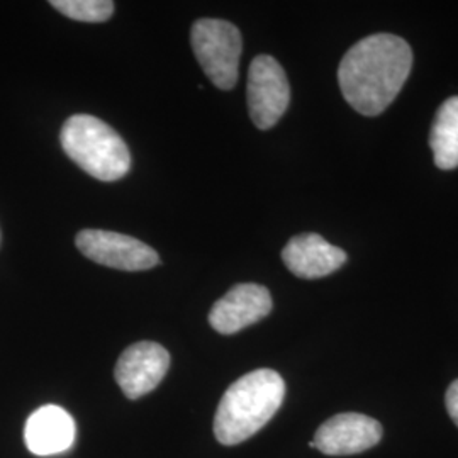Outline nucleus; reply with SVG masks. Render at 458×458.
<instances>
[{
  "label": "nucleus",
  "mask_w": 458,
  "mask_h": 458,
  "mask_svg": "<svg viewBox=\"0 0 458 458\" xmlns=\"http://www.w3.org/2000/svg\"><path fill=\"white\" fill-rule=\"evenodd\" d=\"M412 66L410 45L394 34H372L346 51L338 68V82L346 102L363 115L384 113Z\"/></svg>",
  "instance_id": "1"
},
{
  "label": "nucleus",
  "mask_w": 458,
  "mask_h": 458,
  "mask_svg": "<svg viewBox=\"0 0 458 458\" xmlns=\"http://www.w3.org/2000/svg\"><path fill=\"white\" fill-rule=\"evenodd\" d=\"M285 382L276 370L260 369L238 378L223 395L214 418V435L223 445H238L259 433L280 410Z\"/></svg>",
  "instance_id": "2"
},
{
  "label": "nucleus",
  "mask_w": 458,
  "mask_h": 458,
  "mask_svg": "<svg viewBox=\"0 0 458 458\" xmlns=\"http://www.w3.org/2000/svg\"><path fill=\"white\" fill-rule=\"evenodd\" d=\"M60 141L68 158L98 181H119L130 172L131 155L124 140L94 115L68 117Z\"/></svg>",
  "instance_id": "3"
},
{
  "label": "nucleus",
  "mask_w": 458,
  "mask_h": 458,
  "mask_svg": "<svg viewBox=\"0 0 458 458\" xmlns=\"http://www.w3.org/2000/svg\"><path fill=\"white\" fill-rule=\"evenodd\" d=\"M192 49L199 65L221 90H231L238 81L242 56V33L223 19H199L191 33Z\"/></svg>",
  "instance_id": "4"
},
{
  "label": "nucleus",
  "mask_w": 458,
  "mask_h": 458,
  "mask_svg": "<svg viewBox=\"0 0 458 458\" xmlns=\"http://www.w3.org/2000/svg\"><path fill=\"white\" fill-rule=\"evenodd\" d=\"M248 111L259 130L277 124L291 102V87L284 68L274 56H257L248 72Z\"/></svg>",
  "instance_id": "5"
},
{
  "label": "nucleus",
  "mask_w": 458,
  "mask_h": 458,
  "mask_svg": "<svg viewBox=\"0 0 458 458\" xmlns=\"http://www.w3.org/2000/svg\"><path fill=\"white\" fill-rule=\"evenodd\" d=\"M75 243L89 260L117 270L140 272L160 262L158 253L151 246L114 231L83 229L77 234Z\"/></svg>",
  "instance_id": "6"
},
{
  "label": "nucleus",
  "mask_w": 458,
  "mask_h": 458,
  "mask_svg": "<svg viewBox=\"0 0 458 458\" xmlns=\"http://www.w3.org/2000/svg\"><path fill=\"white\" fill-rule=\"evenodd\" d=\"M382 425L365 414L342 412L318 428L312 445L325 455H355L382 440Z\"/></svg>",
  "instance_id": "7"
},
{
  "label": "nucleus",
  "mask_w": 458,
  "mask_h": 458,
  "mask_svg": "<svg viewBox=\"0 0 458 458\" xmlns=\"http://www.w3.org/2000/svg\"><path fill=\"white\" fill-rule=\"evenodd\" d=\"M170 367V355L162 344L140 342L126 348L115 365V382L130 399L151 393Z\"/></svg>",
  "instance_id": "8"
},
{
  "label": "nucleus",
  "mask_w": 458,
  "mask_h": 458,
  "mask_svg": "<svg viewBox=\"0 0 458 458\" xmlns=\"http://www.w3.org/2000/svg\"><path fill=\"white\" fill-rule=\"evenodd\" d=\"M272 306V295L267 287L238 284L214 304L209 323L221 335H234L268 316Z\"/></svg>",
  "instance_id": "9"
},
{
  "label": "nucleus",
  "mask_w": 458,
  "mask_h": 458,
  "mask_svg": "<svg viewBox=\"0 0 458 458\" xmlns=\"http://www.w3.org/2000/svg\"><path fill=\"white\" fill-rule=\"evenodd\" d=\"M285 267L301 278H321L336 272L346 262V253L329 245L319 234L306 233L291 238L282 250Z\"/></svg>",
  "instance_id": "10"
},
{
  "label": "nucleus",
  "mask_w": 458,
  "mask_h": 458,
  "mask_svg": "<svg viewBox=\"0 0 458 458\" xmlns=\"http://www.w3.org/2000/svg\"><path fill=\"white\" fill-rule=\"evenodd\" d=\"M75 421L60 406H43L30 416L24 440L30 452L38 457H49L66 452L75 440Z\"/></svg>",
  "instance_id": "11"
},
{
  "label": "nucleus",
  "mask_w": 458,
  "mask_h": 458,
  "mask_svg": "<svg viewBox=\"0 0 458 458\" xmlns=\"http://www.w3.org/2000/svg\"><path fill=\"white\" fill-rule=\"evenodd\" d=\"M429 147L435 155V164L442 170L458 166V98H446L435 115Z\"/></svg>",
  "instance_id": "12"
},
{
  "label": "nucleus",
  "mask_w": 458,
  "mask_h": 458,
  "mask_svg": "<svg viewBox=\"0 0 458 458\" xmlns=\"http://www.w3.org/2000/svg\"><path fill=\"white\" fill-rule=\"evenodd\" d=\"M58 13L81 22H104L114 13L111 0H51Z\"/></svg>",
  "instance_id": "13"
},
{
  "label": "nucleus",
  "mask_w": 458,
  "mask_h": 458,
  "mask_svg": "<svg viewBox=\"0 0 458 458\" xmlns=\"http://www.w3.org/2000/svg\"><path fill=\"white\" fill-rule=\"evenodd\" d=\"M445 404H446L450 418L458 426V378L450 384L446 395H445Z\"/></svg>",
  "instance_id": "14"
}]
</instances>
